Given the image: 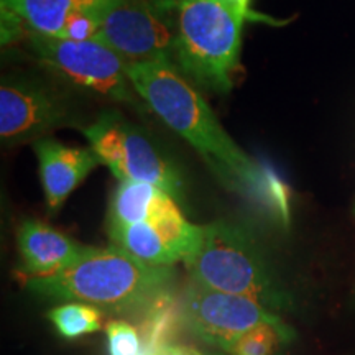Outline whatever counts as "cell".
<instances>
[{"instance_id": "ba28073f", "label": "cell", "mask_w": 355, "mask_h": 355, "mask_svg": "<svg viewBox=\"0 0 355 355\" xmlns=\"http://www.w3.org/2000/svg\"><path fill=\"white\" fill-rule=\"evenodd\" d=\"M78 104L68 91L33 73L6 74L0 84V137L6 145L44 139L78 125Z\"/></svg>"}, {"instance_id": "6da1fadb", "label": "cell", "mask_w": 355, "mask_h": 355, "mask_svg": "<svg viewBox=\"0 0 355 355\" xmlns=\"http://www.w3.org/2000/svg\"><path fill=\"white\" fill-rule=\"evenodd\" d=\"M145 105L193 146L225 188L254 202L286 212L282 181L235 144L196 86L171 61L128 64Z\"/></svg>"}, {"instance_id": "4fadbf2b", "label": "cell", "mask_w": 355, "mask_h": 355, "mask_svg": "<svg viewBox=\"0 0 355 355\" xmlns=\"http://www.w3.org/2000/svg\"><path fill=\"white\" fill-rule=\"evenodd\" d=\"M178 201L170 193L150 183L119 181L110 198L107 224H137L148 222L159 225L181 216Z\"/></svg>"}, {"instance_id": "30bf717a", "label": "cell", "mask_w": 355, "mask_h": 355, "mask_svg": "<svg viewBox=\"0 0 355 355\" xmlns=\"http://www.w3.org/2000/svg\"><path fill=\"white\" fill-rule=\"evenodd\" d=\"M99 0H0L3 43L21 32L87 38V17Z\"/></svg>"}, {"instance_id": "3957f363", "label": "cell", "mask_w": 355, "mask_h": 355, "mask_svg": "<svg viewBox=\"0 0 355 355\" xmlns=\"http://www.w3.org/2000/svg\"><path fill=\"white\" fill-rule=\"evenodd\" d=\"M175 28V64L196 87L232 91L252 0H159Z\"/></svg>"}, {"instance_id": "7c38bea8", "label": "cell", "mask_w": 355, "mask_h": 355, "mask_svg": "<svg viewBox=\"0 0 355 355\" xmlns=\"http://www.w3.org/2000/svg\"><path fill=\"white\" fill-rule=\"evenodd\" d=\"M21 257V275L50 277L73 263L84 252V245L42 220L21 222L17 234Z\"/></svg>"}, {"instance_id": "9a60e30c", "label": "cell", "mask_w": 355, "mask_h": 355, "mask_svg": "<svg viewBox=\"0 0 355 355\" xmlns=\"http://www.w3.org/2000/svg\"><path fill=\"white\" fill-rule=\"evenodd\" d=\"M105 311L78 301H64V304L56 306L48 313L53 326L66 339H78L101 331Z\"/></svg>"}, {"instance_id": "277c9868", "label": "cell", "mask_w": 355, "mask_h": 355, "mask_svg": "<svg viewBox=\"0 0 355 355\" xmlns=\"http://www.w3.org/2000/svg\"><path fill=\"white\" fill-rule=\"evenodd\" d=\"M183 263L204 286L255 300L273 313L288 304L254 235L232 220L202 225L196 250Z\"/></svg>"}, {"instance_id": "5bb4252c", "label": "cell", "mask_w": 355, "mask_h": 355, "mask_svg": "<svg viewBox=\"0 0 355 355\" xmlns=\"http://www.w3.org/2000/svg\"><path fill=\"white\" fill-rule=\"evenodd\" d=\"M107 234L114 245L150 266H171L180 260L162 232L148 222L107 224Z\"/></svg>"}, {"instance_id": "d6986e66", "label": "cell", "mask_w": 355, "mask_h": 355, "mask_svg": "<svg viewBox=\"0 0 355 355\" xmlns=\"http://www.w3.org/2000/svg\"><path fill=\"white\" fill-rule=\"evenodd\" d=\"M196 355H204V354H201V352H199V350H198V354Z\"/></svg>"}, {"instance_id": "ac0fdd59", "label": "cell", "mask_w": 355, "mask_h": 355, "mask_svg": "<svg viewBox=\"0 0 355 355\" xmlns=\"http://www.w3.org/2000/svg\"><path fill=\"white\" fill-rule=\"evenodd\" d=\"M198 350L188 345H176V344H165L157 350L155 355H196Z\"/></svg>"}, {"instance_id": "9c48e42d", "label": "cell", "mask_w": 355, "mask_h": 355, "mask_svg": "<svg viewBox=\"0 0 355 355\" xmlns=\"http://www.w3.org/2000/svg\"><path fill=\"white\" fill-rule=\"evenodd\" d=\"M181 313L194 336L220 350L260 324L288 327L277 313L259 301L214 290L193 279L184 290Z\"/></svg>"}, {"instance_id": "8fae6325", "label": "cell", "mask_w": 355, "mask_h": 355, "mask_svg": "<svg viewBox=\"0 0 355 355\" xmlns=\"http://www.w3.org/2000/svg\"><path fill=\"white\" fill-rule=\"evenodd\" d=\"M33 150L38 158L44 201L51 212L60 211L71 193L102 165L91 146H69L44 137L35 141Z\"/></svg>"}, {"instance_id": "2e32d148", "label": "cell", "mask_w": 355, "mask_h": 355, "mask_svg": "<svg viewBox=\"0 0 355 355\" xmlns=\"http://www.w3.org/2000/svg\"><path fill=\"white\" fill-rule=\"evenodd\" d=\"M293 337L291 327H279L275 324H260L243 332L224 349L229 355H275L285 340Z\"/></svg>"}, {"instance_id": "5b68a950", "label": "cell", "mask_w": 355, "mask_h": 355, "mask_svg": "<svg viewBox=\"0 0 355 355\" xmlns=\"http://www.w3.org/2000/svg\"><path fill=\"white\" fill-rule=\"evenodd\" d=\"M26 50L58 79L84 92L128 105L145 104L128 76V63L96 38L21 32Z\"/></svg>"}, {"instance_id": "7a4b0ae2", "label": "cell", "mask_w": 355, "mask_h": 355, "mask_svg": "<svg viewBox=\"0 0 355 355\" xmlns=\"http://www.w3.org/2000/svg\"><path fill=\"white\" fill-rule=\"evenodd\" d=\"M171 275V266H150L112 243L86 247L73 263L50 277H21L28 290L44 298L122 313L157 301Z\"/></svg>"}, {"instance_id": "e0dca14e", "label": "cell", "mask_w": 355, "mask_h": 355, "mask_svg": "<svg viewBox=\"0 0 355 355\" xmlns=\"http://www.w3.org/2000/svg\"><path fill=\"white\" fill-rule=\"evenodd\" d=\"M110 355H141L144 340L139 331L127 321H110L105 326Z\"/></svg>"}, {"instance_id": "52a82bcc", "label": "cell", "mask_w": 355, "mask_h": 355, "mask_svg": "<svg viewBox=\"0 0 355 355\" xmlns=\"http://www.w3.org/2000/svg\"><path fill=\"white\" fill-rule=\"evenodd\" d=\"M89 146L102 165L119 181L158 186L173 198L183 199L184 183L180 171L146 133L117 110H105L83 127Z\"/></svg>"}, {"instance_id": "8992f818", "label": "cell", "mask_w": 355, "mask_h": 355, "mask_svg": "<svg viewBox=\"0 0 355 355\" xmlns=\"http://www.w3.org/2000/svg\"><path fill=\"white\" fill-rule=\"evenodd\" d=\"M87 38L107 44L128 64L175 63V28L159 0H99L87 17Z\"/></svg>"}]
</instances>
